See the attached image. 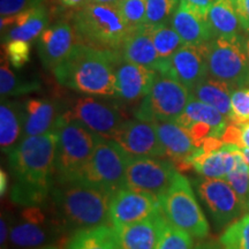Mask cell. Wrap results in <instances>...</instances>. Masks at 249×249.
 <instances>
[{"label":"cell","instance_id":"816d5d0a","mask_svg":"<svg viewBox=\"0 0 249 249\" xmlns=\"http://www.w3.org/2000/svg\"><path fill=\"white\" fill-rule=\"evenodd\" d=\"M246 45H247V52H248V59H249V35L247 36V39H246Z\"/></svg>","mask_w":249,"mask_h":249},{"label":"cell","instance_id":"4fadbf2b","mask_svg":"<svg viewBox=\"0 0 249 249\" xmlns=\"http://www.w3.org/2000/svg\"><path fill=\"white\" fill-rule=\"evenodd\" d=\"M178 171L173 163L156 157H129L124 187L160 198L169 189Z\"/></svg>","mask_w":249,"mask_h":249},{"label":"cell","instance_id":"681fc988","mask_svg":"<svg viewBox=\"0 0 249 249\" xmlns=\"http://www.w3.org/2000/svg\"><path fill=\"white\" fill-rule=\"evenodd\" d=\"M119 0H89V2H97V4H117Z\"/></svg>","mask_w":249,"mask_h":249},{"label":"cell","instance_id":"2e32d148","mask_svg":"<svg viewBox=\"0 0 249 249\" xmlns=\"http://www.w3.org/2000/svg\"><path fill=\"white\" fill-rule=\"evenodd\" d=\"M204 45L183 44L164 62L158 73L173 77L192 90L198 82L209 76Z\"/></svg>","mask_w":249,"mask_h":249},{"label":"cell","instance_id":"3957f363","mask_svg":"<svg viewBox=\"0 0 249 249\" xmlns=\"http://www.w3.org/2000/svg\"><path fill=\"white\" fill-rule=\"evenodd\" d=\"M113 194L83 180L54 183L52 209L64 232L111 225L110 204Z\"/></svg>","mask_w":249,"mask_h":249},{"label":"cell","instance_id":"ac0fdd59","mask_svg":"<svg viewBox=\"0 0 249 249\" xmlns=\"http://www.w3.org/2000/svg\"><path fill=\"white\" fill-rule=\"evenodd\" d=\"M77 43L79 40L71 22L62 20L46 28L37 42V51L45 70L53 71Z\"/></svg>","mask_w":249,"mask_h":249},{"label":"cell","instance_id":"277c9868","mask_svg":"<svg viewBox=\"0 0 249 249\" xmlns=\"http://www.w3.org/2000/svg\"><path fill=\"white\" fill-rule=\"evenodd\" d=\"M71 24L79 43L116 52L132 31L117 4L87 2L76 9Z\"/></svg>","mask_w":249,"mask_h":249},{"label":"cell","instance_id":"8d00e7d4","mask_svg":"<svg viewBox=\"0 0 249 249\" xmlns=\"http://www.w3.org/2000/svg\"><path fill=\"white\" fill-rule=\"evenodd\" d=\"M193 236L167 222L157 249H194Z\"/></svg>","mask_w":249,"mask_h":249},{"label":"cell","instance_id":"f5cc1de1","mask_svg":"<svg viewBox=\"0 0 249 249\" xmlns=\"http://www.w3.org/2000/svg\"><path fill=\"white\" fill-rule=\"evenodd\" d=\"M37 249H59V248L58 247H53V246H46V247L37 248Z\"/></svg>","mask_w":249,"mask_h":249},{"label":"cell","instance_id":"7a4b0ae2","mask_svg":"<svg viewBox=\"0 0 249 249\" xmlns=\"http://www.w3.org/2000/svg\"><path fill=\"white\" fill-rule=\"evenodd\" d=\"M118 51L77 43L64 61L54 68L59 85L86 96L116 97Z\"/></svg>","mask_w":249,"mask_h":249},{"label":"cell","instance_id":"c3c4849f","mask_svg":"<svg viewBox=\"0 0 249 249\" xmlns=\"http://www.w3.org/2000/svg\"><path fill=\"white\" fill-rule=\"evenodd\" d=\"M8 177L4 170H0V195L4 196L7 192Z\"/></svg>","mask_w":249,"mask_h":249},{"label":"cell","instance_id":"1f68e13d","mask_svg":"<svg viewBox=\"0 0 249 249\" xmlns=\"http://www.w3.org/2000/svg\"><path fill=\"white\" fill-rule=\"evenodd\" d=\"M152 39H154L155 48L161 60V66L185 44L181 37L174 30L170 22L152 28Z\"/></svg>","mask_w":249,"mask_h":249},{"label":"cell","instance_id":"bcb514c9","mask_svg":"<svg viewBox=\"0 0 249 249\" xmlns=\"http://www.w3.org/2000/svg\"><path fill=\"white\" fill-rule=\"evenodd\" d=\"M65 7L68 8H80L83 5H86L87 2H89V0H59Z\"/></svg>","mask_w":249,"mask_h":249},{"label":"cell","instance_id":"b9f144b4","mask_svg":"<svg viewBox=\"0 0 249 249\" xmlns=\"http://www.w3.org/2000/svg\"><path fill=\"white\" fill-rule=\"evenodd\" d=\"M220 139L223 140L224 143H231V144H235L236 147L241 149V127L236 124L230 123Z\"/></svg>","mask_w":249,"mask_h":249},{"label":"cell","instance_id":"e0dca14e","mask_svg":"<svg viewBox=\"0 0 249 249\" xmlns=\"http://www.w3.org/2000/svg\"><path fill=\"white\" fill-rule=\"evenodd\" d=\"M156 76L157 71L155 70L126 60L118 52L116 59V98L126 104L141 101L150 91Z\"/></svg>","mask_w":249,"mask_h":249},{"label":"cell","instance_id":"ab89813d","mask_svg":"<svg viewBox=\"0 0 249 249\" xmlns=\"http://www.w3.org/2000/svg\"><path fill=\"white\" fill-rule=\"evenodd\" d=\"M45 0H0L1 18L15 17L27 9L42 5Z\"/></svg>","mask_w":249,"mask_h":249},{"label":"cell","instance_id":"7bdbcfd3","mask_svg":"<svg viewBox=\"0 0 249 249\" xmlns=\"http://www.w3.org/2000/svg\"><path fill=\"white\" fill-rule=\"evenodd\" d=\"M236 11H238L240 23L245 35H249V0H236Z\"/></svg>","mask_w":249,"mask_h":249},{"label":"cell","instance_id":"ba28073f","mask_svg":"<svg viewBox=\"0 0 249 249\" xmlns=\"http://www.w3.org/2000/svg\"><path fill=\"white\" fill-rule=\"evenodd\" d=\"M192 97L191 89L173 77L157 73L150 91L140 103L135 118L151 123L176 121Z\"/></svg>","mask_w":249,"mask_h":249},{"label":"cell","instance_id":"7dc6e473","mask_svg":"<svg viewBox=\"0 0 249 249\" xmlns=\"http://www.w3.org/2000/svg\"><path fill=\"white\" fill-rule=\"evenodd\" d=\"M194 249H223L220 242H217L214 240H210V241H204L201 242V244L196 245Z\"/></svg>","mask_w":249,"mask_h":249},{"label":"cell","instance_id":"44dd1931","mask_svg":"<svg viewBox=\"0 0 249 249\" xmlns=\"http://www.w3.org/2000/svg\"><path fill=\"white\" fill-rule=\"evenodd\" d=\"M22 139L55 132L62 112L57 102L48 98H29L23 103Z\"/></svg>","mask_w":249,"mask_h":249},{"label":"cell","instance_id":"d590c367","mask_svg":"<svg viewBox=\"0 0 249 249\" xmlns=\"http://www.w3.org/2000/svg\"><path fill=\"white\" fill-rule=\"evenodd\" d=\"M117 5L130 29L144 26L147 18V0H119Z\"/></svg>","mask_w":249,"mask_h":249},{"label":"cell","instance_id":"ee69618b","mask_svg":"<svg viewBox=\"0 0 249 249\" xmlns=\"http://www.w3.org/2000/svg\"><path fill=\"white\" fill-rule=\"evenodd\" d=\"M180 1L186 4L187 6H189L194 11L198 12L200 14L207 17L208 11H209L216 0H180Z\"/></svg>","mask_w":249,"mask_h":249},{"label":"cell","instance_id":"9a60e30c","mask_svg":"<svg viewBox=\"0 0 249 249\" xmlns=\"http://www.w3.org/2000/svg\"><path fill=\"white\" fill-rule=\"evenodd\" d=\"M160 211V198L149 193L121 188L113 194L110 204L111 226L120 227L140 222Z\"/></svg>","mask_w":249,"mask_h":249},{"label":"cell","instance_id":"8992f818","mask_svg":"<svg viewBox=\"0 0 249 249\" xmlns=\"http://www.w3.org/2000/svg\"><path fill=\"white\" fill-rule=\"evenodd\" d=\"M160 210L171 225L191 234L204 239L209 234V224L189 180L177 172L169 189L160 198Z\"/></svg>","mask_w":249,"mask_h":249},{"label":"cell","instance_id":"6da1fadb","mask_svg":"<svg viewBox=\"0 0 249 249\" xmlns=\"http://www.w3.org/2000/svg\"><path fill=\"white\" fill-rule=\"evenodd\" d=\"M57 133L28 136L8 152V166L13 176L11 200L22 207L43 205L55 183Z\"/></svg>","mask_w":249,"mask_h":249},{"label":"cell","instance_id":"4316f807","mask_svg":"<svg viewBox=\"0 0 249 249\" xmlns=\"http://www.w3.org/2000/svg\"><path fill=\"white\" fill-rule=\"evenodd\" d=\"M214 37L245 35L236 11V0H216L207 14Z\"/></svg>","mask_w":249,"mask_h":249},{"label":"cell","instance_id":"603a6c76","mask_svg":"<svg viewBox=\"0 0 249 249\" xmlns=\"http://www.w3.org/2000/svg\"><path fill=\"white\" fill-rule=\"evenodd\" d=\"M118 52L126 60L151 68L157 73L161 67V60L152 39V27L147 24L130 31Z\"/></svg>","mask_w":249,"mask_h":249},{"label":"cell","instance_id":"4dcf8cb0","mask_svg":"<svg viewBox=\"0 0 249 249\" xmlns=\"http://www.w3.org/2000/svg\"><path fill=\"white\" fill-rule=\"evenodd\" d=\"M42 85L38 80H28L24 77L17 75L9 68L8 60L5 57L2 59L1 67H0V93L1 98L8 96H21L27 93L39 91Z\"/></svg>","mask_w":249,"mask_h":249},{"label":"cell","instance_id":"f1b7e54d","mask_svg":"<svg viewBox=\"0 0 249 249\" xmlns=\"http://www.w3.org/2000/svg\"><path fill=\"white\" fill-rule=\"evenodd\" d=\"M192 95L198 101L217 108L224 116L230 117L232 110V93L234 89L223 81L207 76L192 90Z\"/></svg>","mask_w":249,"mask_h":249},{"label":"cell","instance_id":"f35d334b","mask_svg":"<svg viewBox=\"0 0 249 249\" xmlns=\"http://www.w3.org/2000/svg\"><path fill=\"white\" fill-rule=\"evenodd\" d=\"M5 57L9 64L17 70L22 68L30 60V44L29 42L21 39L8 40L4 45Z\"/></svg>","mask_w":249,"mask_h":249},{"label":"cell","instance_id":"74e56055","mask_svg":"<svg viewBox=\"0 0 249 249\" xmlns=\"http://www.w3.org/2000/svg\"><path fill=\"white\" fill-rule=\"evenodd\" d=\"M229 119L236 124L249 121V88L235 89L232 93V110Z\"/></svg>","mask_w":249,"mask_h":249},{"label":"cell","instance_id":"30bf717a","mask_svg":"<svg viewBox=\"0 0 249 249\" xmlns=\"http://www.w3.org/2000/svg\"><path fill=\"white\" fill-rule=\"evenodd\" d=\"M101 98L96 96L75 98L62 112V117L79 121L101 138L112 140L124 123L123 116L117 105Z\"/></svg>","mask_w":249,"mask_h":249},{"label":"cell","instance_id":"cb8c5ba5","mask_svg":"<svg viewBox=\"0 0 249 249\" xmlns=\"http://www.w3.org/2000/svg\"><path fill=\"white\" fill-rule=\"evenodd\" d=\"M185 44L203 45L214 38L207 17L180 1L170 21Z\"/></svg>","mask_w":249,"mask_h":249},{"label":"cell","instance_id":"d4e9b609","mask_svg":"<svg viewBox=\"0 0 249 249\" xmlns=\"http://www.w3.org/2000/svg\"><path fill=\"white\" fill-rule=\"evenodd\" d=\"M49 13L44 4L29 8L22 13L15 15L14 22L2 35V40L8 42L13 39H21L26 42L38 38L48 28Z\"/></svg>","mask_w":249,"mask_h":249},{"label":"cell","instance_id":"ffe728a7","mask_svg":"<svg viewBox=\"0 0 249 249\" xmlns=\"http://www.w3.org/2000/svg\"><path fill=\"white\" fill-rule=\"evenodd\" d=\"M156 127L166 156L171 158L176 169H191V158L198 148L195 147L188 129L174 121H160L156 123Z\"/></svg>","mask_w":249,"mask_h":249},{"label":"cell","instance_id":"8fae6325","mask_svg":"<svg viewBox=\"0 0 249 249\" xmlns=\"http://www.w3.org/2000/svg\"><path fill=\"white\" fill-rule=\"evenodd\" d=\"M20 218L9 233V242L18 249L39 248L64 232L53 209L48 213L42 205L23 207Z\"/></svg>","mask_w":249,"mask_h":249},{"label":"cell","instance_id":"f546056e","mask_svg":"<svg viewBox=\"0 0 249 249\" xmlns=\"http://www.w3.org/2000/svg\"><path fill=\"white\" fill-rule=\"evenodd\" d=\"M65 249H120L114 227L102 225L74 232Z\"/></svg>","mask_w":249,"mask_h":249},{"label":"cell","instance_id":"5bb4252c","mask_svg":"<svg viewBox=\"0 0 249 249\" xmlns=\"http://www.w3.org/2000/svg\"><path fill=\"white\" fill-rule=\"evenodd\" d=\"M129 157H156L166 156L157 133L156 123L141 119L126 120L114 133L113 139Z\"/></svg>","mask_w":249,"mask_h":249},{"label":"cell","instance_id":"52a82bcc","mask_svg":"<svg viewBox=\"0 0 249 249\" xmlns=\"http://www.w3.org/2000/svg\"><path fill=\"white\" fill-rule=\"evenodd\" d=\"M245 35L214 37L205 44L208 73L233 89L249 87V59Z\"/></svg>","mask_w":249,"mask_h":249},{"label":"cell","instance_id":"f907efd6","mask_svg":"<svg viewBox=\"0 0 249 249\" xmlns=\"http://www.w3.org/2000/svg\"><path fill=\"white\" fill-rule=\"evenodd\" d=\"M241 151H242V155H244V157H245V160L247 161V164L249 165V149L244 148V149H241Z\"/></svg>","mask_w":249,"mask_h":249},{"label":"cell","instance_id":"e575fe53","mask_svg":"<svg viewBox=\"0 0 249 249\" xmlns=\"http://www.w3.org/2000/svg\"><path fill=\"white\" fill-rule=\"evenodd\" d=\"M227 182L232 186L242 203L248 205L249 198V165L245 160L242 151L238 156L235 167L226 177Z\"/></svg>","mask_w":249,"mask_h":249},{"label":"cell","instance_id":"7c38bea8","mask_svg":"<svg viewBox=\"0 0 249 249\" xmlns=\"http://www.w3.org/2000/svg\"><path fill=\"white\" fill-rule=\"evenodd\" d=\"M193 185L209 210L217 229L232 224L246 209V205L227 180L202 177L193 180Z\"/></svg>","mask_w":249,"mask_h":249},{"label":"cell","instance_id":"484cf974","mask_svg":"<svg viewBox=\"0 0 249 249\" xmlns=\"http://www.w3.org/2000/svg\"><path fill=\"white\" fill-rule=\"evenodd\" d=\"M23 119V103L2 99L0 105V145L2 152H11L22 140Z\"/></svg>","mask_w":249,"mask_h":249},{"label":"cell","instance_id":"836d02e7","mask_svg":"<svg viewBox=\"0 0 249 249\" xmlns=\"http://www.w3.org/2000/svg\"><path fill=\"white\" fill-rule=\"evenodd\" d=\"M179 4L180 0H147L145 24L154 28L169 23Z\"/></svg>","mask_w":249,"mask_h":249},{"label":"cell","instance_id":"83f0119b","mask_svg":"<svg viewBox=\"0 0 249 249\" xmlns=\"http://www.w3.org/2000/svg\"><path fill=\"white\" fill-rule=\"evenodd\" d=\"M227 118L229 117L224 116V114L220 113L217 108L213 107L209 104H205V103L198 101L197 98H195L194 96L192 95L186 108L174 123L185 127V128L191 126V124L194 123L208 124L213 127V136H216V138H222L227 124H230L227 123Z\"/></svg>","mask_w":249,"mask_h":249},{"label":"cell","instance_id":"d6986e66","mask_svg":"<svg viewBox=\"0 0 249 249\" xmlns=\"http://www.w3.org/2000/svg\"><path fill=\"white\" fill-rule=\"evenodd\" d=\"M166 223L160 210L140 222L114 227L120 249H157Z\"/></svg>","mask_w":249,"mask_h":249},{"label":"cell","instance_id":"9c48e42d","mask_svg":"<svg viewBox=\"0 0 249 249\" xmlns=\"http://www.w3.org/2000/svg\"><path fill=\"white\" fill-rule=\"evenodd\" d=\"M129 156L114 140L99 136L80 180L116 193L124 187Z\"/></svg>","mask_w":249,"mask_h":249},{"label":"cell","instance_id":"7402d4cb","mask_svg":"<svg viewBox=\"0 0 249 249\" xmlns=\"http://www.w3.org/2000/svg\"><path fill=\"white\" fill-rule=\"evenodd\" d=\"M241 149L231 143H224L214 151L205 152L197 149L191 158V165L201 177L210 179H224L234 169Z\"/></svg>","mask_w":249,"mask_h":249},{"label":"cell","instance_id":"5b68a950","mask_svg":"<svg viewBox=\"0 0 249 249\" xmlns=\"http://www.w3.org/2000/svg\"><path fill=\"white\" fill-rule=\"evenodd\" d=\"M55 183L80 180L91 157L99 136L76 120L60 117L57 124Z\"/></svg>","mask_w":249,"mask_h":249},{"label":"cell","instance_id":"db71d44e","mask_svg":"<svg viewBox=\"0 0 249 249\" xmlns=\"http://www.w3.org/2000/svg\"><path fill=\"white\" fill-rule=\"evenodd\" d=\"M248 209H249V198H248Z\"/></svg>","mask_w":249,"mask_h":249},{"label":"cell","instance_id":"d6a6232c","mask_svg":"<svg viewBox=\"0 0 249 249\" xmlns=\"http://www.w3.org/2000/svg\"><path fill=\"white\" fill-rule=\"evenodd\" d=\"M219 242L223 249H249V214L230 224Z\"/></svg>","mask_w":249,"mask_h":249},{"label":"cell","instance_id":"f6af8a7d","mask_svg":"<svg viewBox=\"0 0 249 249\" xmlns=\"http://www.w3.org/2000/svg\"><path fill=\"white\" fill-rule=\"evenodd\" d=\"M7 213H2L1 214V220H0V230H1V234H0V244H1V249H7V241L9 239V233L8 231V218Z\"/></svg>","mask_w":249,"mask_h":249},{"label":"cell","instance_id":"60d3db41","mask_svg":"<svg viewBox=\"0 0 249 249\" xmlns=\"http://www.w3.org/2000/svg\"><path fill=\"white\" fill-rule=\"evenodd\" d=\"M187 129H188L189 135H191L196 148L201 147V143L204 139L209 138V136H213V127L204 123H194L191 126L187 127Z\"/></svg>","mask_w":249,"mask_h":249}]
</instances>
